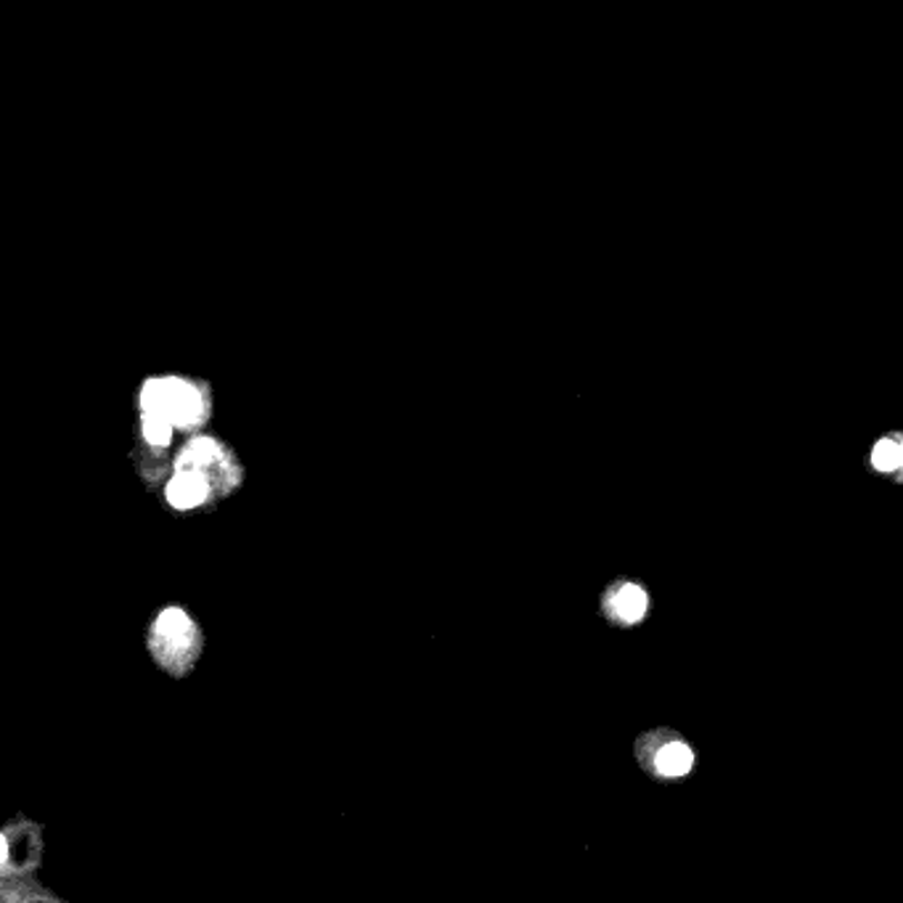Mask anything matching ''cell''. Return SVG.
<instances>
[{"label": "cell", "mask_w": 903, "mask_h": 903, "mask_svg": "<svg viewBox=\"0 0 903 903\" xmlns=\"http://www.w3.org/2000/svg\"><path fill=\"white\" fill-rule=\"evenodd\" d=\"M210 390L183 377H154L141 390V417L160 419L172 430H197L210 419Z\"/></svg>", "instance_id": "1"}, {"label": "cell", "mask_w": 903, "mask_h": 903, "mask_svg": "<svg viewBox=\"0 0 903 903\" xmlns=\"http://www.w3.org/2000/svg\"><path fill=\"white\" fill-rule=\"evenodd\" d=\"M149 652L170 675H185L202 654V631L181 606H164L149 629Z\"/></svg>", "instance_id": "2"}, {"label": "cell", "mask_w": 903, "mask_h": 903, "mask_svg": "<svg viewBox=\"0 0 903 903\" xmlns=\"http://www.w3.org/2000/svg\"><path fill=\"white\" fill-rule=\"evenodd\" d=\"M175 469H189V472L202 474L210 482L212 499L229 495L241 485V466L239 459L215 438H194L181 448L175 459Z\"/></svg>", "instance_id": "3"}, {"label": "cell", "mask_w": 903, "mask_h": 903, "mask_svg": "<svg viewBox=\"0 0 903 903\" xmlns=\"http://www.w3.org/2000/svg\"><path fill=\"white\" fill-rule=\"evenodd\" d=\"M636 757L641 769L660 779L686 776L694 769L692 748L671 729H658L641 736L636 742Z\"/></svg>", "instance_id": "4"}, {"label": "cell", "mask_w": 903, "mask_h": 903, "mask_svg": "<svg viewBox=\"0 0 903 903\" xmlns=\"http://www.w3.org/2000/svg\"><path fill=\"white\" fill-rule=\"evenodd\" d=\"M646 610H650V596L636 583H618L604 594L606 618L620 625L639 623V620H644Z\"/></svg>", "instance_id": "5"}, {"label": "cell", "mask_w": 903, "mask_h": 903, "mask_svg": "<svg viewBox=\"0 0 903 903\" xmlns=\"http://www.w3.org/2000/svg\"><path fill=\"white\" fill-rule=\"evenodd\" d=\"M168 503L172 509H181V512H189V509L204 506L207 501H212L210 482H207L202 474L189 472V469H175L168 482Z\"/></svg>", "instance_id": "6"}, {"label": "cell", "mask_w": 903, "mask_h": 903, "mask_svg": "<svg viewBox=\"0 0 903 903\" xmlns=\"http://www.w3.org/2000/svg\"><path fill=\"white\" fill-rule=\"evenodd\" d=\"M903 461V451L895 440H882V443L874 448L872 453V464L880 469V472H895Z\"/></svg>", "instance_id": "7"}, {"label": "cell", "mask_w": 903, "mask_h": 903, "mask_svg": "<svg viewBox=\"0 0 903 903\" xmlns=\"http://www.w3.org/2000/svg\"><path fill=\"white\" fill-rule=\"evenodd\" d=\"M141 432L151 448H168L172 443V435H175V430L170 424L151 417H141Z\"/></svg>", "instance_id": "8"}, {"label": "cell", "mask_w": 903, "mask_h": 903, "mask_svg": "<svg viewBox=\"0 0 903 903\" xmlns=\"http://www.w3.org/2000/svg\"><path fill=\"white\" fill-rule=\"evenodd\" d=\"M11 845H13V837L9 832H0V872L11 870Z\"/></svg>", "instance_id": "9"}]
</instances>
